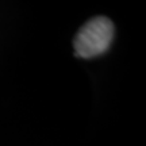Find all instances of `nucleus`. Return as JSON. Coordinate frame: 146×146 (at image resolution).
<instances>
[{
	"instance_id": "nucleus-1",
	"label": "nucleus",
	"mask_w": 146,
	"mask_h": 146,
	"mask_svg": "<svg viewBox=\"0 0 146 146\" xmlns=\"http://www.w3.org/2000/svg\"><path fill=\"white\" fill-rule=\"evenodd\" d=\"M114 38V23L106 16L92 18L74 36V54L81 58H92L108 49Z\"/></svg>"
}]
</instances>
